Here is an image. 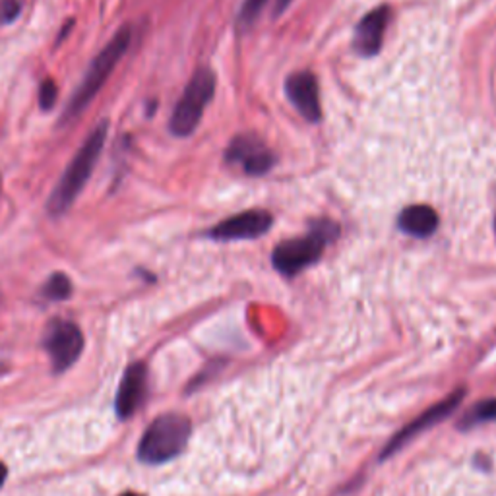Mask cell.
<instances>
[{"mask_svg":"<svg viewBox=\"0 0 496 496\" xmlns=\"http://www.w3.org/2000/svg\"><path fill=\"white\" fill-rule=\"evenodd\" d=\"M266 3L268 0H245L240 6V13H239V26L247 29L255 24V20L258 18V14L262 13V8Z\"/></svg>","mask_w":496,"mask_h":496,"instance_id":"obj_16","label":"cell"},{"mask_svg":"<svg viewBox=\"0 0 496 496\" xmlns=\"http://www.w3.org/2000/svg\"><path fill=\"white\" fill-rule=\"evenodd\" d=\"M494 233H496V217H494Z\"/></svg>","mask_w":496,"mask_h":496,"instance_id":"obj_22","label":"cell"},{"mask_svg":"<svg viewBox=\"0 0 496 496\" xmlns=\"http://www.w3.org/2000/svg\"><path fill=\"white\" fill-rule=\"evenodd\" d=\"M43 345L51 357L53 371L64 373L68 366H72L78 361L80 353L84 349L82 330L72 324V322L55 320L45 332Z\"/></svg>","mask_w":496,"mask_h":496,"instance_id":"obj_8","label":"cell"},{"mask_svg":"<svg viewBox=\"0 0 496 496\" xmlns=\"http://www.w3.org/2000/svg\"><path fill=\"white\" fill-rule=\"evenodd\" d=\"M273 217L266 210H247L219 222L207 237L214 240H252L266 235L272 229Z\"/></svg>","mask_w":496,"mask_h":496,"instance_id":"obj_9","label":"cell"},{"mask_svg":"<svg viewBox=\"0 0 496 496\" xmlns=\"http://www.w3.org/2000/svg\"><path fill=\"white\" fill-rule=\"evenodd\" d=\"M285 94L295 105V109L301 113V117L305 121L320 122L322 109H320L318 82L313 72L308 71L293 72L285 80Z\"/></svg>","mask_w":496,"mask_h":496,"instance_id":"obj_11","label":"cell"},{"mask_svg":"<svg viewBox=\"0 0 496 496\" xmlns=\"http://www.w3.org/2000/svg\"><path fill=\"white\" fill-rule=\"evenodd\" d=\"M391 20L390 6H376L366 16L361 18L353 33V49L359 56L371 59L383 49L384 33Z\"/></svg>","mask_w":496,"mask_h":496,"instance_id":"obj_10","label":"cell"},{"mask_svg":"<svg viewBox=\"0 0 496 496\" xmlns=\"http://www.w3.org/2000/svg\"><path fill=\"white\" fill-rule=\"evenodd\" d=\"M192 433V423L182 413H165L147 426L140 444H138V458L144 464L159 466L177 458L184 446L189 444Z\"/></svg>","mask_w":496,"mask_h":496,"instance_id":"obj_3","label":"cell"},{"mask_svg":"<svg viewBox=\"0 0 496 496\" xmlns=\"http://www.w3.org/2000/svg\"><path fill=\"white\" fill-rule=\"evenodd\" d=\"M107 130H109V122L107 121L99 122V126H96V129L88 136L84 146L80 147V152L74 156L71 165L66 167L64 175L61 177L59 184H56V189L53 190V196L47 204V212L53 217L66 214L68 207L74 204L78 194L86 187L91 171L96 169V164L101 156L103 144H105Z\"/></svg>","mask_w":496,"mask_h":496,"instance_id":"obj_2","label":"cell"},{"mask_svg":"<svg viewBox=\"0 0 496 496\" xmlns=\"http://www.w3.org/2000/svg\"><path fill=\"white\" fill-rule=\"evenodd\" d=\"M438 225H441V217L433 210L431 206L415 204L403 207L398 215V227L411 237L426 239L436 233Z\"/></svg>","mask_w":496,"mask_h":496,"instance_id":"obj_13","label":"cell"},{"mask_svg":"<svg viewBox=\"0 0 496 496\" xmlns=\"http://www.w3.org/2000/svg\"><path fill=\"white\" fill-rule=\"evenodd\" d=\"M225 161L229 165L240 167L248 177H262L273 169L275 156L258 134L247 132L231 140Z\"/></svg>","mask_w":496,"mask_h":496,"instance_id":"obj_6","label":"cell"},{"mask_svg":"<svg viewBox=\"0 0 496 496\" xmlns=\"http://www.w3.org/2000/svg\"><path fill=\"white\" fill-rule=\"evenodd\" d=\"M56 97H59V88L53 82V80H45L39 88V103H41V109L43 111H49L55 107Z\"/></svg>","mask_w":496,"mask_h":496,"instance_id":"obj_17","label":"cell"},{"mask_svg":"<svg viewBox=\"0 0 496 496\" xmlns=\"http://www.w3.org/2000/svg\"><path fill=\"white\" fill-rule=\"evenodd\" d=\"M0 14H3L4 21H13L20 14V3L18 0H3L0 3Z\"/></svg>","mask_w":496,"mask_h":496,"instance_id":"obj_18","label":"cell"},{"mask_svg":"<svg viewBox=\"0 0 496 496\" xmlns=\"http://www.w3.org/2000/svg\"><path fill=\"white\" fill-rule=\"evenodd\" d=\"M464 398H466V390L458 388L448 398L434 403L433 408H429L425 413H421L417 419H413L408 426H403L399 433L391 436V441L386 444V448L383 450V454H380V459H386L390 456H394L396 452H399L403 446L409 444L415 436H419L421 433L433 429L434 425L442 423L446 417H450V415H452L458 409V406Z\"/></svg>","mask_w":496,"mask_h":496,"instance_id":"obj_7","label":"cell"},{"mask_svg":"<svg viewBox=\"0 0 496 496\" xmlns=\"http://www.w3.org/2000/svg\"><path fill=\"white\" fill-rule=\"evenodd\" d=\"M214 94H215V74L210 71V68H200V71H196L194 76L190 78L189 86L184 88L175 111H172L169 130L179 138L190 136L196 129H198L202 114L206 107L210 105V101L214 99Z\"/></svg>","mask_w":496,"mask_h":496,"instance_id":"obj_5","label":"cell"},{"mask_svg":"<svg viewBox=\"0 0 496 496\" xmlns=\"http://www.w3.org/2000/svg\"><path fill=\"white\" fill-rule=\"evenodd\" d=\"M6 475H8V471H6V466L0 461V487H3L4 481H6Z\"/></svg>","mask_w":496,"mask_h":496,"instance_id":"obj_20","label":"cell"},{"mask_svg":"<svg viewBox=\"0 0 496 496\" xmlns=\"http://www.w3.org/2000/svg\"><path fill=\"white\" fill-rule=\"evenodd\" d=\"M121 496H144V494H136V492H124Z\"/></svg>","mask_w":496,"mask_h":496,"instance_id":"obj_21","label":"cell"},{"mask_svg":"<svg viewBox=\"0 0 496 496\" xmlns=\"http://www.w3.org/2000/svg\"><path fill=\"white\" fill-rule=\"evenodd\" d=\"M293 3V0H275V4H273V16H280L283 14L287 8H290V4Z\"/></svg>","mask_w":496,"mask_h":496,"instance_id":"obj_19","label":"cell"},{"mask_svg":"<svg viewBox=\"0 0 496 496\" xmlns=\"http://www.w3.org/2000/svg\"><path fill=\"white\" fill-rule=\"evenodd\" d=\"M496 421V398L481 399L475 406L469 408L458 423L459 431H469L473 426H479L483 423H494Z\"/></svg>","mask_w":496,"mask_h":496,"instance_id":"obj_14","label":"cell"},{"mask_svg":"<svg viewBox=\"0 0 496 496\" xmlns=\"http://www.w3.org/2000/svg\"><path fill=\"white\" fill-rule=\"evenodd\" d=\"M130 38H132L130 28L124 26L122 29L117 31V36L111 39L107 47L96 56V61L91 63V66L88 68L82 84H80V88H78L76 94L72 96L71 103H68V107L64 111L63 124L76 119L78 114L89 105L91 99H94L99 94V89L103 88V84L107 82V78L114 71V66L119 64V61L124 56L126 49H129Z\"/></svg>","mask_w":496,"mask_h":496,"instance_id":"obj_4","label":"cell"},{"mask_svg":"<svg viewBox=\"0 0 496 496\" xmlns=\"http://www.w3.org/2000/svg\"><path fill=\"white\" fill-rule=\"evenodd\" d=\"M147 394V368L144 363H134L121 380V386L117 391V415L121 419H129L142 408V403Z\"/></svg>","mask_w":496,"mask_h":496,"instance_id":"obj_12","label":"cell"},{"mask_svg":"<svg viewBox=\"0 0 496 496\" xmlns=\"http://www.w3.org/2000/svg\"><path fill=\"white\" fill-rule=\"evenodd\" d=\"M341 229L332 219H315L305 237L282 240L272 252V264L285 278H295L324 255L330 242H336Z\"/></svg>","mask_w":496,"mask_h":496,"instance_id":"obj_1","label":"cell"},{"mask_svg":"<svg viewBox=\"0 0 496 496\" xmlns=\"http://www.w3.org/2000/svg\"><path fill=\"white\" fill-rule=\"evenodd\" d=\"M43 295L49 298V301H66L68 297L72 295V283L68 280V275L64 273H53L49 282L43 287Z\"/></svg>","mask_w":496,"mask_h":496,"instance_id":"obj_15","label":"cell"}]
</instances>
